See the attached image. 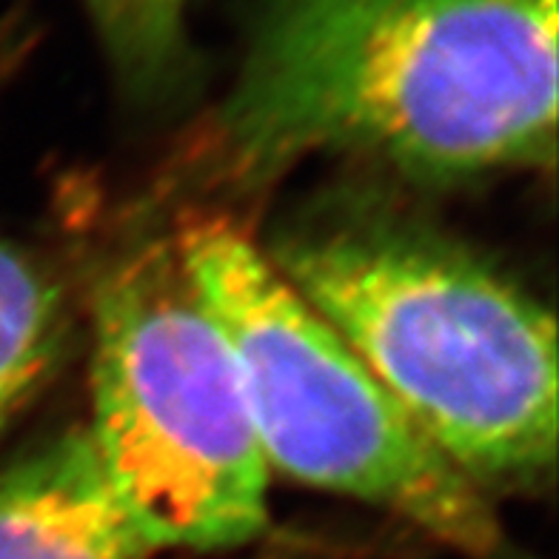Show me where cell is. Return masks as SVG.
<instances>
[{
    "label": "cell",
    "mask_w": 559,
    "mask_h": 559,
    "mask_svg": "<svg viewBox=\"0 0 559 559\" xmlns=\"http://www.w3.org/2000/svg\"><path fill=\"white\" fill-rule=\"evenodd\" d=\"M277 274L486 497L557 465V325L465 243L383 200H332L263 249Z\"/></svg>",
    "instance_id": "obj_2"
},
{
    "label": "cell",
    "mask_w": 559,
    "mask_h": 559,
    "mask_svg": "<svg viewBox=\"0 0 559 559\" xmlns=\"http://www.w3.org/2000/svg\"><path fill=\"white\" fill-rule=\"evenodd\" d=\"M72 334L60 274L0 235V442L58 374Z\"/></svg>",
    "instance_id": "obj_6"
},
{
    "label": "cell",
    "mask_w": 559,
    "mask_h": 559,
    "mask_svg": "<svg viewBox=\"0 0 559 559\" xmlns=\"http://www.w3.org/2000/svg\"><path fill=\"white\" fill-rule=\"evenodd\" d=\"M175 237L226 337L269 472L383 508L465 559H514L491 497L419 435L240 223L200 214Z\"/></svg>",
    "instance_id": "obj_4"
},
{
    "label": "cell",
    "mask_w": 559,
    "mask_h": 559,
    "mask_svg": "<svg viewBox=\"0 0 559 559\" xmlns=\"http://www.w3.org/2000/svg\"><path fill=\"white\" fill-rule=\"evenodd\" d=\"M111 69L132 95L160 97L189 74V0H81Z\"/></svg>",
    "instance_id": "obj_7"
},
{
    "label": "cell",
    "mask_w": 559,
    "mask_h": 559,
    "mask_svg": "<svg viewBox=\"0 0 559 559\" xmlns=\"http://www.w3.org/2000/svg\"><path fill=\"white\" fill-rule=\"evenodd\" d=\"M86 428L0 468V559H152Z\"/></svg>",
    "instance_id": "obj_5"
},
{
    "label": "cell",
    "mask_w": 559,
    "mask_h": 559,
    "mask_svg": "<svg viewBox=\"0 0 559 559\" xmlns=\"http://www.w3.org/2000/svg\"><path fill=\"white\" fill-rule=\"evenodd\" d=\"M86 431L155 554L240 548L269 525L272 472L175 231L138 235L92 286Z\"/></svg>",
    "instance_id": "obj_3"
},
{
    "label": "cell",
    "mask_w": 559,
    "mask_h": 559,
    "mask_svg": "<svg viewBox=\"0 0 559 559\" xmlns=\"http://www.w3.org/2000/svg\"><path fill=\"white\" fill-rule=\"evenodd\" d=\"M320 155L417 183L551 169L557 0H263L177 183L237 198Z\"/></svg>",
    "instance_id": "obj_1"
}]
</instances>
